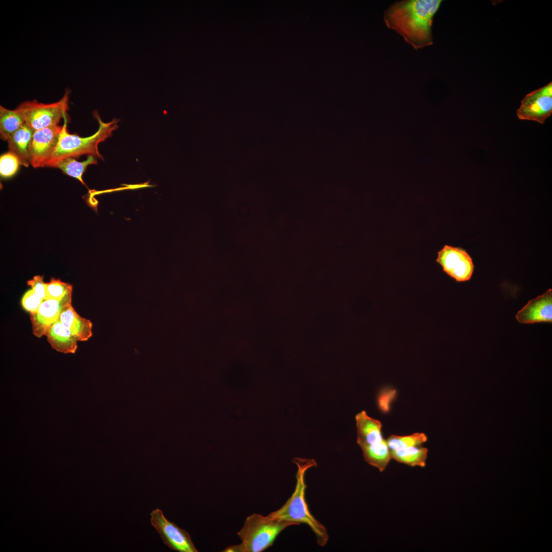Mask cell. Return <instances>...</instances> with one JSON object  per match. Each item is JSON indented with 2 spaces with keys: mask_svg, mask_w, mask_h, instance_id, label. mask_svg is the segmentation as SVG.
<instances>
[{
  "mask_svg": "<svg viewBox=\"0 0 552 552\" xmlns=\"http://www.w3.org/2000/svg\"><path fill=\"white\" fill-rule=\"evenodd\" d=\"M34 131L24 124L7 141L9 151L18 158L20 165L26 167L30 164L31 147Z\"/></svg>",
  "mask_w": 552,
  "mask_h": 552,
  "instance_id": "5bb4252c",
  "label": "cell"
},
{
  "mask_svg": "<svg viewBox=\"0 0 552 552\" xmlns=\"http://www.w3.org/2000/svg\"><path fill=\"white\" fill-rule=\"evenodd\" d=\"M395 393V390L391 389L385 391L383 390L379 395L378 398V403L379 407L382 411L384 412L388 411L389 403L394 398Z\"/></svg>",
  "mask_w": 552,
  "mask_h": 552,
  "instance_id": "603a6c76",
  "label": "cell"
},
{
  "mask_svg": "<svg viewBox=\"0 0 552 552\" xmlns=\"http://www.w3.org/2000/svg\"><path fill=\"white\" fill-rule=\"evenodd\" d=\"M59 320L78 341H87L93 335L92 323L81 316L72 305L63 309Z\"/></svg>",
  "mask_w": 552,
  "mask_h": 552,
  "instance_id": "9a60e30c",
  "label": "cell"
},
{
  "mask_svg": "<svg viewBox=\"0 0 552 552\" xmlns=\"http://www.w3.org/2000/svg\"><path fill=\"white\" fill-rule=\"evenodd\" d=\"M27 284L43 301L46 300V283L43 281V276L35 275L28 281Z\"/></svg>",
  "mask_w": 552,
  "mask_h": 552,
  "instance_id": "7402d4cb",
  "label": "cell"
},
{
  "mask_svg": "<svg viewBox=\"0 0 552 552\" xmlns=\"http://www.w3.org/2000/svg\"><path fill=\"white\" fill-rule=\"evenodd\" d=\"M72 285L63 282L60 279H51L46 283V300H60L70 293H72Z\"/></svg>",
  "mask_w": 552,
  "mask_h": 552,
  "instance_id": "d6986e66",
  "label": "cell"
},
{
  "mask_svg": "<svg viewBox=\"0 0 552 552\" xmlns=\"http://www.w3.org/2000/svg\"><path fill=\"white\" fill-rule=\"evenodd\" d=\"M441 3L439 0L398 2L385 11L384 19L388 28L418 50L432 43L433 18Z\"/></svg>",
  "mask_w": 552,
  "mask_h": 552,
  "instance_id": "6da1fadb",
  "label": "cell"
},
{
  "mask_svg": "<svg viewBox=\"0 0 552 552\" xmlns=\"http://www.w3.org/2000/svg\"><path fill=\"white\" fill-rule=\"evenodd\" d=\"M25 124L24 118L16 108L9 109L0 106V136L4 141Z\"/></svg>",
  "mask_w": 552,
  "mask_h": 552,
  "instance_id": "e0dca14e",
  "label": "cell"
},
{
  "mask_svg": "<svg viewBox=\"0 0 552 552\" xmlns=\"http://www.w3.org/2000/svg\"><path fill=\"white\" fill-rule=\"evenodd\" d=\"M70 91L67 89L58 101L44 104L36 100L22 102L16 107L22 114L25 124L34 131L58 125L67 117Z\"/></svg>",
  "mask_w": 552,
  "mask_h": 552,
  "instance_id": "8992f818",
  "label": "cell"
},
{
  "mask_svg": "<svg viewBox=\"0 0 552 552\" xmlns=\"http://www.w3.org/2000/svg\"><path fill=\"white\" fill-rule=\"evenodd\" d=\"M97 163L96 158L91 155H88L86 160L82 162L77 160L74 157H69L60 161L55 168L60 169L64 174L76 178L85 186L82 175L88 165Z\"/></svg>",
  "mask_w": 552,
  "mask_h": 552,
  "instance_id": "ac0fdd59",
  "label": "cell"
},
{
  "mask_svg": "<svg viewBox=\"0 0 552 552\" xmlns=\"http://www.w3.org/2000/svg\"><path fill=\"white\" fill-rule=\"evenodd\" d=\"M436 262L444 272L457 282L469 281L473 273L474 266L471 256L459 247L445 245L438 252Z\"/></svg>",
  "mask_w": 552,
  "mask_h": 552,
  "instance_id": "ba28073f",
  "label": "cell"
},
{
  "mask_svg": "<svg viewBox=\"0 0 552 552\" xmlns=\"http://www.w3.org/2000/svg\"><path fill=\"white\" fill-rule=\"evenodd\" d=\"M152 525L159 534L163 542L171 549L180 552H197L189 534L169 521L159 509L150 513Z\"/></svg>",
  "mask_w": 552,
  "mask_h": 552,
  "instance_id": "30bf717a",
  "label": "cell"
},
{
  "mask_svg": "<svg viewBox=\"0 0 552 552\" xmlns=\"http://www.w3.org/2000/svg\"><path fill=\"white\" fill-rule=\"evenodd\" d=\"M296 525L267 515L253 513L245 519L237 533L242 542L227 547L225 552H261L271 546L285 528Z\"/></svg>",
  "mask_w": 552,
  "mask_h": 552,
  "instance_id": "277c9868",
  "label": "cell"
},
{
  "mask_svg": "<svg viewBox=\"0 0 552 552\" xmlns=\"http://www.w3.org/2000/svg\"><path fill=\"white\" fill-rule=\"evenodd\" d=\"M515 317L522 324L552 323V289L529 301Z\"/></svg>",
  "mask_w": 552,
  "mask_h": 552,
  "instance_id": "4fadbf2b",
  "label": "cell"
},
{
  "mask_svg": "<svg viewBox=\"0 0 552 552\" xmlns=\"http://www.w3.org/2000/svg\"><path fill=\"white\" fill-rule=\"evenodd\" d=\"M20 165L18 158L12 153L8 151L0 157V174L3 178H8L14 175Z\"/></svg>",
  "mask_w": 552,
  "mask_h": 552,
  "instance_id": "ffe728a7",
  "label": "cell"
},
{
  "mask_svg": "<svg viewBox=\"0 0 552 552\" xmlns=\"http://www.w3.org/2000/svg\"><path fill=\"white\" fill-rule=\"evenodd\" d=\"M292 462L296 464L297 470L295 490L290 497L279 509L268 515L277 519L292 522L296 525L307 524L315 534L318 544L324 546L329 540V535L325 526L311 513L305 499V476L307 471L317 466L313 459L294 457Z\"/></svg>",
  "mask_w": 552,
  "mask_h": 552,
  "instance_id": "7a4b0ae2",
  "label": "cell"
},
{
  "mask_svg": "<svg viewBox=\"0 0 552 552\" xmlns=\"http://www.w3.org/2000/svg\"><path fill=\"white\" fill-rule=\"evenodd\" d=\"M427 441L424 433L406 436L389 435L386 440L391 458L410 466L424 467L428 450L422 445Z\"/></svg>",
  "mask_w": 552,
  "mask_h": 552,
  "instance_id": "52a82bcc",
  "label": "cell"
},
{
  "mask_svg": "<svg viewBox=\"0 0 552 552\" xmlns=\"http://www.w3.org/2000/svg\"><path fill=\"white\" fill-rule=\"evenodd\" d=\"M44 336L51 347L57 352L64 354L76 353L78 341L59 320L47 330Z\"/></svg>",
  "mask_w": 552,
  "mask_h": 552,
  "instance_id": "2e32d148",
  "label": "cell"
},
{
  "mask_svg": "<svg viewBox=\"0 0 552 552\" xmlns=\"http://www.w3.org/2000/svg\"><path fill=\"white\" fill-rule=\"evenodd\" d=\"M552 113V82L527 94L517 110L518 118L543 124Z\"/></svg>",
  "mask_w": 552,
  "mask_h": 552,
  "instance_id": "9c48e42d",
  "label": "cell"
},
{
  "mask_svg": "<svg viewBox=\"0 0 552 552\" xmlns=\"http://www.w3.org/2000/svg\"><path fill=\"white\" fill-rule=\"evenodd\" d=\"M355 420L357 442L365 461L383 471L392 458L386 440L382 436L381 422L369 417L364 410L357 413Z\"/></svg>",
  "mask_w": 552,
  "mask_h": 552,
  "instance_id": "5b68a950",
  "label": "cell"
},
{
  "mask_svg": "<svg viewBox=\"0 0 552 552\" xmlns=\"http://www.w3.org/2000/svg\"><path fill=\"white\" fill-rule=\"evenodd\" d=\"M43 301L30 289L26 291L21 300L22 308L30 313L35 312Z\"/></svg>",
  "mask_w": 552,
  "mask_h": 552,
  "instance_id": "44dd1931",
  "label": "cell"
},
{
  "mask_svg": "<svg viewBox=\"0 0 552 552\" xmlns=\"http://www.w3.org/2000/svg\"><path fill=\"white\" fill-rule=\"evenodd\" d=\"M62 126L34 131L31 147L30 165L34 168L47 166L58 143Z\"/></svg>",
  "mask_w": 552,
  "mask_h": 552,
  "instance_id": "8fae6325",
  "label": "cell"
},
{
  "mask_svg": "<svg viewBox=\"0 0 552 552\" xmlns=\"http://www.w3.org/2000/svg\"><path fill=\"white\" fill-rule=\"evenodd\" d=\"M93 114L99 124L97 132L91 136L81 137L70 134L67 130V118H64V124L57 146L47 167L55 168L61 160L69 157H77L84 154L103 159L98 151L99 144L111 136L113 131L118 128L119 120L113 119L108 123L103 122L98 112L94 110Z\"/></svg>",
  "mask_w": 552,
  "mask_h": 552,
  "instance_id": "3957f363",
  "label": "cell"
},
{
  "mask_svg": "<svg viewBox=\"0 0 552 552\" xmlns=\"http://www.w3.org/2000/svg\"><path fill=\"white\" fill-rule=\"evenodd\" d=\"M72 293H70L60 300H44L35 312L30 313L34 335L38 338L44 335L47 330L59 320L63 309L72 305Z\"/></svg>",
  "mask_w": 552,
  "mask_h": 552,
  "instance_id": "7c38bea8",
  "label": "cell"
}]
</instances>
